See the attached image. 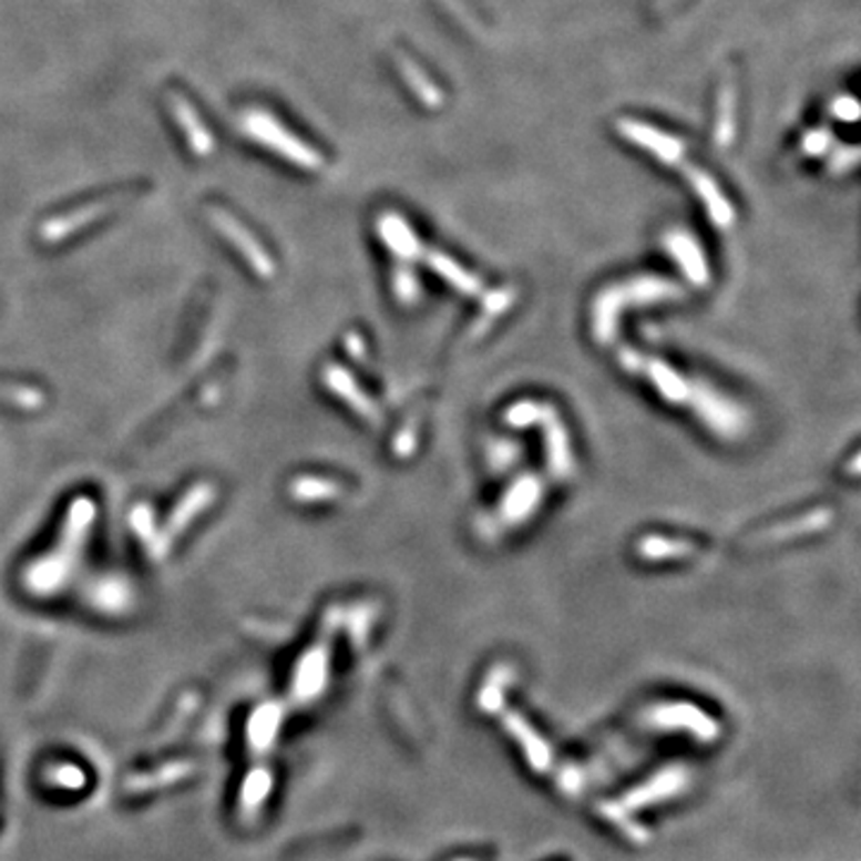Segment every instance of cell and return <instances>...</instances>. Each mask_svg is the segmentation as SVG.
I'll list each match as a JSON object with an SVG mask.
<instances>
[{"instance_id":"8fae6325","label":"cell","mask_w":861,"mask_h":861,"mask_svg":"<svg viewBox=\"0 0 861 861\" xmlns=\"http://www.w3.org/2000/svg\"><path fill=\"white\" fill-rule=\"evenodd\" d=\"M324 386L334 392V396H338L350 410H355L359 417H365L369 424L379 427L381 424V410L373 404V400L367 396L365 390L359 388L355 376L338 367V365H330L324 369Z\"/></svg>"},{"instance_id":"5bb4252c","label":"cell","mask_w":861,"mask_h":861,"mask_svg":"<svg viewBox=\"0 0 861 861\" xmlns=\"http://www.w3.org/2000/svg\"><path fill=\"white\" fill-rule=\"evenodd\" d=\"M125 196H105V199L101 202H94V204H86L78 211H70V214L65 216H58V218H51L43 223L41 228V239L49 242V245H53V242H63L65 237L80 233L84 225L94 223L96 218H101L103 214H109V211L123 202Z\"/></svg>"},{"instance_id":"cb8c5ba5","label":"cell","mask_w":861,"mask_h":861,"mask_svg":"<svg viewBox=\"0 0 861 861\" xmlns=\"http://www.w3.org/2000/svg\"><path fill=\"white\" fill-rule=\"evenodd\" d=\"M539 410H541V402H534V400H522V402H515V404H512L510 410L505 412V421H508V427H512V429H526V427H536Z\"/></svg>"},{"instance_id":"7402d4cb","label":"cell","mask_w":861,"mask_h":861,"mask_svg":"<svg viewBox=\"0 0 861 861\" xmlns=\"http://www.w3.org/2000/svg\"><path fill=\"white\" fill-rule=\"evenodd\" d=\"M735 140V89L725 82L718 99V123H716V144L730 146Z\"/></svg>"},{"instance_id":"5b68a950","label":"cell","mask_w":861,"mask_h":861,"mask_svg":"<svg viewBox=\"0 0 861 861\" xmlns=\"http://www.w3.org/2000/svg\"><path fill=\"white\" fill-rule=\"evenodd\" d=\"M543 498V483L536 474H524L505 491L501 508L493 515L479 522V532L486 536H495L510 526H520L534 515Z\"/></svg>"},{"instance_id":"30bf717a","label":"cell","mask_w":861,"mask_h":861,"mask_svg":"<svg viewBox=\"0 0 861 861\" xmlns=\"http://www.w3.org/2000/svg\"><path fill=\"white\" fill-rule=\"evenodd\" d=\"M617 130H621L625 140L634 142L646 151H652L658 161L668 163V165L683 163L685 142L673 137V134L660 132L658 127H652V125L637 123V120H621V123H617Z\"/></svg>"},{"instance_id":"7c38bea8","label":"cell","mask_w":861,"mask_h":861,"mask_svg":"<svg viewBox=\"0 0 861 861\" xmlns=\"http://www.w3.org/2000/svg\"><path fill=\"white\" fill-rule=\"evenodd\" d=\"M663 245H666L668 254L673 256L675 264L683 268L685 278L691 285L706 287L708 283H711V270H708L706 256H704V249L697 242V237L685 233V230H673L666 235V239H663Z\"/></svg>"},{"instance_id":"4dcf8cb0","label":"cell","mask_w":861,"mask_h":861,"mask_svg":"<svg viewBox=\"0 0 861 861\" xmlns=\"http://www.w3.org/2000/svg\"><path fill=\"white\" fill-rule=\"evenodd\" d=\"M412 450H414V433H404V435L400 433L398 441H396V452H398V455L407 458Z\"/></svg>"},{"instance_id":"f546056e","label":"cell","mask_w":861,"mask_h":861,"mask_svg":"<svg viewBox=\"0 0 861 861\" xmlns=\"http://www.w3.org/2000/svg\"><path fill=\"white\" fill-rule=\"evenodd\" d=\"M512 299H515V290H510V287H503V290H493L491 295H486V299H483V307H486L489 314L498 316V314H503L512 305Z\"/></svg>"},{"instance_id":"836d02e7","label":"cell","mask_w":861,"mask_h":861,"mask_svg":"<svg viewBox=\"0 0 861 861\" xmlns=\"http://www.w3.org/2000/svg\"><path fill=\"white\" fill-rule=\"evenodd\" d=\"M663 3H670V0H663Z\"/></svg>"},{"instance_id":"2e32d148","label":"cell","mask_w":861,"mask_h":861,"mask_svg":"<svg viewBox=\"0 0 861 861\" xmlns=\"http://www.w3.org/2000/svg\"><path fill=\"white\" fill-rule=\"evenodd\" d=\"M168 103H171L177 125L183 127L185 137H187V144H189V148L194 151V154L199 156V158H206V156L214 154V148H216L214 134L206 130V125L202 123V117L196 115V111L192 109V103L185 96H180L177 92L168 94Z\"/></svg>"},{"instance_id":"44dd1931","label":"cell","mask_w":861,"mask_h":861,"mask_svg":"<svg viewBox=\"0 0 861 861\" xmlns=\"http://www.w3.org/2000/svg\"><path fill=\"white\" fill-rule=\"evenodd\" d=\"M830 520H833V512H830V510H816V512H811V515H807L804 520H797L792 524H780L776 529H770L766 536H768V541H780V539L813 534V532H821L823 526H828Z\"/></svg>"},{"instance_id":"6da1fadb","label":"cell","mask_w":861,"mask_h":861,"mask_svg":"<svg viewBox=\"0 0 861 861\" xmlns=\"http://www.w3.org/2000/svg\"><path fill=\"white\" fill-rule=\"evenodd\" d=\"M96 520V505L89 498H78L68 510L63 532L55 546L24 570V586L34 596H51L63 588L80 565L82 549Z\"/></svg>"},{"instance_id":"1f68e13d","label":"cell","mask_w":861,"mask_h":861,"mask_svg":"<svg viewBox=\"0 0 861 861\" xmlns=\"http://www.w3.org/2000/svg\"><path fill=\"white\" fill-rule=\"evenodd\" d=\"M347 342H350L347 345V350H350L355 357H365V342H361L359 336H350L347 338Z\"/></svg>"},{"instance_id":"52a82bcc","label":"cell","mask_w":861,"mask_h":861,"mask_svg":"<svg viewBox=\"0 0 861 861\" xmlns=\"http://www.w3.org/2000/svg\"><path fill=\"white\" fill-rule=\"evenodd\" d=\"M216 501V489L211 486V483H196V486L192 491H187L183 495V501L177 503V508L171 512L168 522H165V526L158 532V536H154L148 541V553L151 557H156V561H161V557L171 551V546L175 543V539L185 532V529L202 515V512Z\"/></svg>"},{"instance_id":"83f0119b","label":"cell","mask_w":861,"mask_h":861,"mask_svg":"<svg viewBox=\"0 0 861 861\" xmlns=\"http://www.w3.org/2000/svg\"><path fill=\"white\" fill-rule=\"evenodd\" d=\"M857 161H859V148H857V146L838 148L836 154H833V158H830V171H833L836 175L848 173V171L854 168Z\"/></svg>"},{"instance_id":"ac0fdd59","label":"cell","mask_w":861,"mask_h":861,"mask_svg":"<svg viewBox=\"0 0 861 861\" xmlns=\"http://www.w3.org/2000/svg\"><path fill=\"white\" fill-rule=\"evenodd\" d=\"M697 551L689 541L683 539H663V536H644L637 543V553L642 561L663 563V561H687Z\"/></svg>"},{"instance_id":"8992f818","label":"cell","mask_w":861,"mask_h":861,"mask_svg":"<svg viewBox=\"0 0 861 861\" xmlns=\"http://www.w3.org/2000/svg\"><path fill=\"white\" fill-rule=\"evenodd\" d=\"M621 367L629 373H639L646 376L652 386L656 388L658 396L670 402V404H687L689 400V390H691V379H685L683 373L675 371L670 365H666L663 359L656 357H646L632 347H623L621 355Z\"/></svg>"},{"instance_id":"4316f807","label":"cell","mask_w":861,"mask_h":861,"mask_svg":"<svg viewBox=\"0 0 861 861\" xmlns=\"http://www.w3.org/2000/svg\"><path fill=\"white\" fill-rule=\"evenodd\" d=\"M830 113L833 117L842 120V123H857L859 120V103L854 96H838L830 105Z\"/></svg>"},{"instance_id":"484cf974","label":"cell","mask_w":861,"mask_h":861,"mask_svg":"<svg viewBox=\"0 0 861 861\" xmlns=\"http://www.w3.org/2000/svg\"><path fill=\"white\" fill-rule=\"evenodd\" d=\"M830 146H833V132L826 130V127L811 130L802 142V151L807 156H823V154H828Z\"/></svg>"},{"instance_id":"d6986e66","label":"cell","mask_w":861,"mask_h":861,"mask_svg":"<svg viewBox=\"0 0 861 861\" xmlns=\"http://www.w3.org/2000/svg\"><path fill=\"white\" fill-rule=\"evenodd\" d=\"M398 68L402 72L404 82L410 84V89L417 94V99L424 103L427 109H441V105H443V92L427 78L424 70H421L419 65H414L407 55H398Z\"/></svg>"},{"instance_id":"d6a6232c","label":"cell","mask_w":861,"mask_h":861,"mask_svg":"<svg viewBox=\"0 0 861 861\" xmlns=\"http://www.w3.org/2000/svg\"><path fill=\"white\" fill-rule=\"evenodd\" d=\"M850 472H852V476H859V455L852 458V462H850Z\"/></svg>"},{"instance_id":"ffe728a7","label":"cell","mask_w":861,"mask_h":861,"mask_svg":"<svg viewBox=\"0 0 861 861\" xmlns=\"http://www.w3.org/2000/svg\"><path fill=\"white\" fill-rule=\"evenodd\" d=\"M290 495L297 503H326V501H336V498L342 495V486L334 479H321V476H299L293 486Z\"/></svg>"},{"instance_id":"d4e9b609","label":"cell","mask_w":861,"mask_h":861,"mask_svg":"<svg viewBox=\"0 0 861 861\" xmlns=\"http://www.w3.org/2000/svg\"><path fill=\"white\" fill-rule=\"evenodd\" d=\"M522 448L517 443L512 441H493L491 448H489V462H491V470L493 472H503L508 470V467H512L517 462Z\"/></svg>"},{"instance_id":"277c9868","label":"cell","mask_w":861,"mask_h":861,"mask_svg":"<svg viewBox=\"0 0 861 861\" xmlns=\"http://www.w3.org/2000/svg\"><path fill=\"white\" fill-rule=\"evenodd\" d=\"M687 407H691L694 414L720 438H737L747 431V412L730 398H725L711 383L691 381Z\"/></svg>"},{"instance_id":"3957f363","label":"cell","mask_w":861,"mask_h":861,"mask_svg":"<svg viewBox=\"0 0 861 861\" xmlns=\"http://www.w3.org/2000/svg\"><path fill=\"white\" fill-rule=\"evenodd\" d=\"M242 130L247 132V137L256 140L259 144L278 151V154L287 161H293L299 168L319 171L324 168V158L316 148L309 144L299 142L293 132H287L276 117H270L264 111H245L242 113Z\"/></svg>"},{"instance_id":"603a6c76","label":"cell","mask_w":861,"mask_h":861,"mask_svg":"<svg viewBox=\"0 0 861 861\" xmlns=\"http://www.w3.org/2000/svg\"><path fill=\"white\" fill-rule=\"evenodd\" d=\"M392 293H396L398 301H402L404 307L417 305V299L421 297V285L417 274L402 262L396 270H392Z\"/></svg>"},{"instance_id":"9a60e30c","label":"cell","mask_w":861,"mask_h":861,"mask_svg":"<svg viewBox=\"0 0 861 861\" xmlns=\"http://www.w3.org/2000/svg\"><path fill=\"white\" fill-rule=\"evenodd\" d=\"M685 175L691 183L694 192L699 194V199L704 202V206L708 211V218L714 221V225H718V228H722V230L732 228L735 208L728 199H725V194L718 187L716 180L708 173H704L701 168H694V165H685Z\"/></svg>"},{"instance_id":"e0dca14e","label":"cell","mask_w":861,"mask_h":861,"mask_svg":"<svg viewBox=\"0 0 861 861\" xmlns=\"http://www.w3.org/2000/svg\"><path fill=\"white\" fill-rule=\"evenodd\" d=\"M421 259L429 264V268L433 270L435 276H441L450 287H455L458 293H462L467 297H479L483 293L481 280L476 276H472L467 268H462L458 262H452L448 254L427 252L424 249V254H421Z\"/></svg>"},{"instance_id":"f1b7e54d","label":"cell","mask_w":861,"mask_h":861,"mask_svg":"<svg viewBox=\"0 0 861 861\" xmlns=\"http://www.w3.org/2000/svg\"><path fill=\"white\" fill-rule=\"evenodd\" d=\"M132 526L146 543L154 539V515H151V510L146 505L132 510Z\"/></svg>"},{"instance_id":"4fadbf2b","label":"cell","mask_w":861,"mask_h":861,"mask_svg":"<svg viewBox=\"0 0 861 861\" xmlns=\"http://www.w3.org/2000/svg\"><path fill=\"white\" fill-rule=\"evenodd\" d=\"M376 230H379V237L386 242L390 254H396L402 264L417 262L424 254V245L419 242L412 225L396 211H388V214L376 218Z\"/></svg>"},{"instance_id":"7a4b0ae2","label":"cell","mask_w":861,"mask_h":861,"mask_svg":"<svg viewBox=\"0 0 861 861\" xmlns=\"http://www.w3.org/2000/svg\"><path fill=\"white\" fill-rule=\"evenodd\" d=\"M679 297H685V287L660 276H639L611 285L594 299L592 334L601 345H611L617 338V321L627 307L656 305V301Z\"/></svg>"},{"instance_id":"9c48e42d","label":"cell","mask_w":861,"mask_h":861,"mask_svg":"<svg viewBox=\"0 0 861 861\" xmlns=\"http://www.w3.org/2000/svg\"><path fill=\"white\" fill-rule=\"evenodd\" d=\"M536 424L543 429L546 438V455H549V472L557 481H567L574 474V455L570 445V435L563 424L561 414L553 404L541 402Z\"/></svg>"},{"instance_id":"ba28073f","label":"cell","mask_w":861,"mask_h":861,"mask_svg":"<svg viewBox=\"0 0 861 861\" xmlns=\"http://www.w3.org/2000/svg\"><path fill=\"white\" fill-rule=\"evenodd\" d=\"M208 218L214 221L216 228L225 239H230L237 247V252L245 256V262L254 268V274L259 278H274L276 276V262L270 259V254L264 249V245L256 239L245 225H242L235 216H230L228 211L211 206L208 208Z\"/></svg>"}]
</instances>
